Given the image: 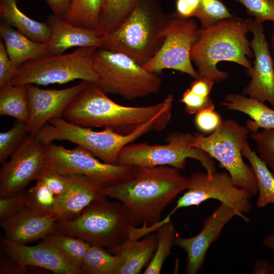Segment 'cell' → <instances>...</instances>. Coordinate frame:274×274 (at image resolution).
<instances>
[{"label":"cell","mask_w":274,"mask_h":274,"mask_svg":"<svg viewBox=\"0 0 274 274\" xmlns=\"http://www.w3.org/2000/svg\"><path fill=\"white\" fill-rule=\"evenodd\" d=\"M131 226L125 207L119 201H109L104 197L92 201L74 218L58 220L55 232L109 249L128 240Z\"/></svg>","instance_id":"cell-5"},{"label":"cell","mask_w":274,"mask_h":274,"mask_svg":"<svg viewBox=\"0 0 274 274\" xmlns=\"http://www.w3.org/2000/svg\"><path fill=\"white\" fill-rule=\"evenodd\" d=\"M145 133L142 127L128 134L109 129L94 131L90 127L79 126L62 117H56L44 125L36 136L44 145L55 140L71 142L89 151L105 163L118 164V156L121 150Z\"/></svg>","instance_id":"cell-10"},{"label":"cell","mask_w":274,"mask_h":274,"mask_svg":"<svg viewBox=\"0 0 274 274\" xmlns=\"http://www.w3.org/2000/svg\"><path fill=\"white\" fill-rule=\"evenodd\" d=\"M97 48L80 47L69 53L48 55L26 62L17 68L10 84H62L79 79L97 85L93 56Z\"/></svg>","instance_id":"cell-8"},{"label":"cell","mask_w":274,"mask_h":274,"mask_svg":"<svg viewBox=\"0 0 274 274\" xmlns=\"http://www.w3.org/2000/svg\"><path fill=\"white\" fill-rule=\"evenodd\" d=\"M105 0H71L61 16L71 24L97 31L100 14Z\"/></svg>","instance_id":"cell-27"},{"label":"cell","mask_w":274,"mask_h":274,"mask_svg":"<svg viewBox=\"0 0 274 274\" xmlns=\"http://www.w3.org/2000/svg\"><path fill=\"white\" fill-rule=\"evenodd\" d=\"M157 234L150 233L141 239H128L121 245L109 248L108 251L122 256L118 274H138L149 264L155 251Z\"/></svg>","instance_id":"cell-22"},{"label":"cell","mask_w":274,"mask_h":274,"mask_svg":"<svg viewBox=\"0 0 274 274\" xmlns=\"http://www.w3.org/2000/svg\"><path fill=\"white\" fill-rule=\"evenodd\" d=\"M249 137L256 144L259 158L274 173V128L251 133Z\"/></svg>","instance_id":"cell-36"},{"label":"cell","mask_w":274,"mask_h":274,"mask_svg":"<svg viewBox=\"0 0 274 274\" xmlns=\"http://www.w3.org/2000/svg\"><path fill=\"white\" fill-rule=\"evenodd\" d=\"M262 244L267 248L274 251V231L263 239Z\"/></svg>","instance_id":"cell-48"},{"label":"cell","mask_w":274,"mask_h":274,"mask_svg":"<svg viewBox=\"0 0 274 274\" xmlns=\"http://www.w3.org/2000/svg\"><path fill=\"white\" fill-rule=\"evenodd\" d=\"M0 115L27 123L29 109L26 85H7L0 89Z\"/></svg>","instance_id":"cell-29"},{"label":"cell","mask_w":274,"mask_h":274,"mask_svg":"<svg viewBox=\"0 0 274 274\" xmlns=\"http://www.w3.org/2000/svg\"><path fill=\"white\" fill-rule=\"evenodd\" d=\"M0 17L36 42L46 43L48 40L50 29L48 23L28 17L19 9L16 0H0Z\"/></svg>","instance_id":"cell-25"},{"label":"cell","mask_w":274,"mask_h":274,"mask_svg":"<svg viewBox=\"0 0 274 274\" xmlns=\"http://www.w3.org/2000/svg\"><path fill=\"white\" fill-rule=\"evenodd\" d=\"M0 170V197L12 196L36 181L46 169L45 146L28 134Z\"/></svg>","instance_id":"cell-14"},{"label":"cell","mask_w":274,"mask_h":274,"mask_svg":"<svg viewBox=\"0 0 274 274\" xmlns=\"http://www.w3.org/2000/svg\"><path fill=\"white\" fill-rule=\"evenodd\" d=\"M273 30H274V22H273Z\"/></svg>","instance_id":"cell-50"},{"label":"cell","mask_w":274,"mask_h":274,"mask_svg":"<svg viewBox=\"0 0 274 274\" xmlns=\"http://www.w3.org/2000/svg\"><path fill=\"white\" fill-rule=\"evenodd\" d=\"M220 105L227 110L248 115L251 119L246 121L245 126L251 133L257 132L259 129L274 128V109L256 99L243 94L229 93Z\"/></svg>","instance_id":"cell-24"},{"label":"cell","mask_w":274,"mask_h":274,"mask_svg":"<svg viewBox=\"0 0 274 274\" xmlns=\"http://www.w3.org/2000/svg\"><path fill=\"white\" fill-rule=\"evenodd\" d=\"M242 154L248 160L255 174L258 193L257 207L263 208L274 204V176L270 169L251 149L247 141L243 147Z\"/></svg>","instance_id":"cell-26"},{"label":"cell","mask_w":274,"mask_h":274,"mask_svg":"<svg viewBox=\"0 0 274 274\" xmlns=\"http://www.w3.org/2000/svg\"><path fill=\"white\" fill-rule=\"evenodd\" d=\"M180 101L184 104L185 112L190 115L196 114L204 109L215 108L210 96H204L197 94L189 88L184 91Z\"/></svg>","instance_id":"cell-38"},{"label":"cell","mask_w":274,"mask_h":274,"mask_svg":"<svg viewBox=\"0 0 274 274\" xmlns=\"http://www.w3.org/2000/svg\"><path fill=\"white\" fill-rule=\"evenodd\" d=\"M57 220L53 214L38 215L25 208L11 217L1 220V225L5 238L27 245L55 232Z\"/></svg>","instance_id":"cell-20"},{"label":"cell","mask_w":274,"mask_h":274,"mask_svg":"<svg viewBox=\"0 0 274 274\" xmlns=\"http://www.w3.org/2000/svg\"><path fill=\"white\" fill-rule=\"evenodd\" d=\"M122 262L121 254H112L103 247L91 244L80 268L86 274H118Z\"/></svg>","instance_id":"cell-28"},{"label":"cell","mask_w":274,"mask_h":274,"mask_svg":"<svg viewBox=\"0 0 274 274\" xmlns=\"http://www.w3.org/2000/svg\"><path fill=\"white\" fill-rule=\"evenodd\" d=\"M249 32L253 37L250 42L254 60L247 68L250 77L249 83L244 88L242 94L262 102H269L274 109V62L266 41L262 23L249 19Z\"/></svg>","instance_id":"cell-15"},{"label":"cell","mask_w":274,"mask_h":274,"mask_svg":"<svg viewBox=\"0 0 274 274\" xmlns=\"http://www.w3.org/2000/svg\"><path fill=\"white\" fill-rule=\"evenodd\" d=\"M241 215L228 205L220 202L218 206L202 223V228L196 235L190 237L177 236L174 245L187 254L185 273L196 274L202 267L207 252L220 236L222 229L234 217Z\"/></svg>","instance_id":"cell-16"},{"label":"cell","mask_w":274,"mask_h":274,"mask_svg":"<svg viewBox=\"0 0 274 274\" xmlns=\"http://www.w3.org/2000/svg\"><path fill=\"white\" fill-rule=\"evenodd\" d=\"M234 16L220 0H200V8L196 17L200 22V28L206 29Z\"/></svg>","instance_id":"cell-34"},{"label":"cell","mask_w":274,"mask_h":274,"mask_svg":"<svg viewBox=\"0 0 274 274\" xmlns=\"http://www.w3.org/2000/svg\"><path fill=\"white\" fill-rule=\"evenodd\" d=\"M200 8V0H176L175 13L179 17L191 19L196 17Z\"/></svg>","instance_id":"cell-43"},{"label":"cell","mask_w":274,"mask_h":274,"mask_svg":"<svg viewBox=\"0 0 274 274\" xmlns=\"http://www.w3.org/2000/svg\"><path fill=\"white\" fill-rule=\"evenodd\" d=\"M212 81L198 78L192 82L189 88L193 92L204 96H210L214 84Z\"/></svg>","instance_id":"cell-44"},{"label":"cell","mask_w":274,"mask_h":274,"mask_svg":"<svg viewBox=\"0 0 274 274\" xmlns=\"http://www.w3.org/2000/svg\"><path fill=\"white\" fill-rule=\"evenodd\" d=\"M26 191V207L29 211L38 215L52 214L56 203L54 193L40 180Z\"/></svg>","instance_id":"cell-33"},{"label":"cell","mask_w":274,"mask_h":274,"mask_svg":"<svg viewBox=\"0 0 274 274\" xmlns=\"http://www.w3.org/2000/svg\"><path fill=\"white\" fill-rule=\"evenodd\" d=\"M1 241L8 255L25 267H40L57 274L83 273L80 268L65 260L44 240L31 246L13 242L5 237Z\"/></svg>","instance_id":"cell-18"},{"label":"cell","mask_w":274,"mask_h":274,"mask_svg":"<svg viewBox=\"0 0 274 274\" xmlns=\"http://www.w3.org/2000/svg\"><path fill=\"white\" fill-rule=\"evenodd\" d=\"M219 114L215 108L207 109L196 114L195 123L197 128L202 132H213L222 122Z\"/></svg>","instance_id":"cell-40"},{"label":"cell","mask_w":274,"mask_h":274,"mask_svg":"<svg viewBox=\"0 0 274 274\" xmlns=\"http://www.w3.org/2000/svg\"><path fill=\"white\" fill-rule=\"evenodd\" d=\"M0 36L10 58L17 68L26 62L49 55L46 43L28 38L3 21L0 25Z\"/></svg>","instance_id":"cell-23"},{"label":"cell","mask_w":274,"mask_h":274,"mask_svg":"<svg viewBox=\"0 0 274 274\" xmlns=\"http://www.w3.org/2000/svg\"><path fill=\"white\" fill-rule=\"evenodd\" d=\"M46 22L50 29L46 43L49 55L62 54L74 47L102 46V36L95 30L73 25L54 14L47 17Z\"/></svg>","instance_id":"cell-21"},{"label":"cell","mask_w":274,"mask_h":274,"mask_svg":"<svg viewBox=\"0 0 274 274\" xmlns=\"http://www.w3.org/2000/svg\"><path fill=\"white\" fill-rule=\"evenodd\" d=\"M67 177V187L63 194L56 197L52 211L58 220L74 218L92 201L106 197L104 188L89 178L81 175Z\"/></svg>","instance_id":"cell-19"},{"label":"cell","mask_w":274,"mask_h":274,"mask_svg":"<svg viewBox=\"0 0 274 274\" xmlns=\"http://www.w3.org/2000/svg\"><path fill=\"white\" fill-rule=\"evenodd\" d=\"M53 14L62 16L67 10L71 0H44Z\"/></svg>","instance_id":"cell-46"},{"label":"cell","mask_w":274,"mask_h":274,"mask_svg":"<svg viewBox=\"0 0 274 274\" xmlns=\"http://www.w3.org/2000/svg\"><path fill=\"white\" fill-rule=\"evenodd\" d=\"M193 138L190 132H174L167 136L165 144H129L120 152L117 164L138 167L168 165L182 170L187 159L192 158L198 161L211 176L216 171V163L207 153L190 146Z\"/></svg>","instance_id":"cell-9"},{"label":"cell","mask_w":274,"mask_h":274,"mask_svg":"<svg viewBox=\"0 0 274 274\" xmlns=\"http://www.w3.org/2000/svg\"><path fill=\"white\" fill-rule=\"evenodd\" d=\"M186 191L177 201L174 209L166 217L171 216L178 210L191 206H198L209 199H216L236 210L246 222L250 220L245 214L252 208V195L237 187L227 172L215 171L211 176L206 172H195L188 177Z\"/></svg>","instance_id":"cell-12"},{"label":"cell","mask_w":274,"mask_h":274,"mask_svg":"<svg viewBox=\"0 0 274 274\" xmlns=\"http://www.w3.org/2000/svg\"><path fill=\"white\" fill-rule=\"evenodd\" d=\"M253 274H274V265L265 259L256 260L254 265Z\"/></svg>","instance_id":"cell-47"},{"label":"cell","mask_w":274,"mask_h":274,"mask_svg":"<svg viewBox=\"0 0 274 274\" xmlns=\"http://www.w3.org/2000/svg\"><path fill=\"white\" fill-rule=\"evenodd\" d=\"M17 68L15 66L7 52L3 40H0V89L10 84Z\"/></svg>","instance_id":"cell-42"},{"label":"cell","mask_w":274,"mask_h":274,"mask_svg":"<svg viewBox=\"0 0 274 274\" xmlns=\"http://www.w3.org/2000/svg\"><path fill=\"white\" fill-rule=\"evenodd\" d=\"M37 180L42 182L54 193L56 197L61 196L68 185L67 176L45 169Z\"/></svg>","instance_id":"cell-41"},{"label":"cell","mask_w":274,"mask_h":274,"mask_svg":"<svg viewBox=\"0 0 274 274\" xmlns=\"http://www.w3.org/2000/svg\"><path fill=\"white\" fill-rule=\"evenodd\" d=\"M88 82H81L62 89H44L33 84H27L29 117L26 127L29 134L36 135L51 119L62 117L66 108L85 87Z\"/></svg>","instance_id":"cell-17"},{"label":"cell","mask_w":274,"mask_h":274,"mask_svg":"<svg viewBox=\"0 0 274 274\" xmlns=\"http://www.w3.org/2000/svg\"><path fill=\"white\" fill-rule=\"evenodd\" d=\"M28 134L26 123L17 120L9 130L0 133L1 163L12 155Z\"/></svg>","instance_id":"cell-35"},{"label":"cell","mask_w":274,"mask_h":274,"mask_svg":"<svg viewBox=\"0 0 274 274\" xmlns=\"http://www.w3.org/2000/svg\"><path fill=\"white\" fill-rule=\"evenodd\" d=\"M241 3L254 20L262 23L266 21L274 22V0H232Z\"/></svg>","instance_id":"cell-37"},{"label":"cell","mask_w":274,"mask_h":274,"mask_svg":"<svg viewBox=\"0 0 274 274\" xmlns=\"http://www.w3.org/2000/svg\"><path fill=\"white\" fill-rule=\"evenodd\" d=\"M200 27L192 19L169 14L163 31V43L154 55L142 65L147 71L157 73L170 69L187 74L195 79L199 78L193 67L190 53L197 40Z\"/></svg>","instance_id":"cell-13"},{"label":"cell","mask_w":274,"mask_h":274,"mask_svg":"<svg viewBox=\"0 0 274 274\" xmlns=\"http://www.w3.org/2000/svg\"><path fill=\"white\" fill-rule=\"evenodd\" d=\"M8 259H3L1 262V273H23L26 267L21 265L16 260L9 256Z\"/></svg>","instance_id":"cell-45"},{"label":"cell","mask_w":274,"mask_h":274,"mask_svg":"<svg viewBox=\"0 0 274 274\" xmlns=\"http://www.w3.org/2000/svg\"><path fill=\"white\" fill-rule=\"evenodd\" d=\"M43 239L51 245L65 260L79 268L91 245L80 238L57 232L52 233Z\"/></svg>","instance_id":"cell-31"},{"label":"cell","mask_w":274,"mask_h":274,"mask_svg":"<svg viewBox=\"0 0 274 274\" xmlns=\"http://www.w3.org/2000/svg\"><path fill=\"white\" fill-rule=\"evenodd\" d=\"M188 184V177L174 167L136 166L131 178L105 187L103 192L125 207L133 226H148L160 220L163 210Z\"/></svg>","instance_id":"cell-1"},{"label":"cell","mask_w":274,"mask_h":274,"mask_svg":"<svg viewBox=\"0 0 274 274\" xmlns=\"http://www.w3.org/2000/svg\"><path fill=\"white\" fill-rule=\"evenodd\" d=\"M169 16L159 0H147L114 30L102 36L101 48L126 54L143 65L161 46Z\"/></svg>","instance_id":"cell-4"},{"label":"cell","mask_w":274,"mask_h":274,"mask_svg":"<svg viewBox=\"0 0 274 274\" xmlns=\"http://www.w3.org/2000/svg\"><path fill=\"white\" fill-rule=\"evenodd\" d=\"M146 1L105 0L97 32L102 36L113 31L135 8Z\"/></svg>","instance_id":"cell-30"},{"label":"cell","mask_w":274,"mask_h":274,"mask_svg":"<svg viewBox=\"0 0 274 274\" xmlns=\"http://www.w3.org/2000/svg\"><path fill=\"white\" fill-rule=\"evenodd\" d=\"M174 95L168 94L155 105L129 107L116 103L96 85L88 82L66 108L65 120L86 127H102L122 134L134 131L144 124L172 112Z\"/></svg>","instance_id":"cell-2"},{"label":"cell","mask_w":274,"mask_h":274,"mask_svg":"<svg viewBox=\"0 0 274 274\" xmlns=\"http://www.w3.org/2000/svg\"><path fill=\"white\" fill-rule=\"evenodd\" d=\"M157 243L153 257L147 265L144 274L160 273L162 266L172 252L177 236L172 221L161 225L157 230Z\"/></svg>","instance_id":"cell-32"},{"label":"cell","mask_w":274,"mask_h":274,"mask_svg":"<svg viewBox=\"0 0 274 274\" xmlns=\"http://www.w3.org/2000/svg\"><path fill=\"white\" fill-rule=\"evenodd\" d=\"M249 133L245 125L226 119L209 135L195 133L190 146L204 151L217 160L237 187L254 196L258 193L255 174L251 165L245 162L242 154Z\"/></svg>","instance_id":"cell-7"},{"label":"cell","mask_w":274,"mask_h":274,"mask_svg":"<svg viewBox=\"0 0 274 274\" xmlns=\"http://www.w3.org/2000/svg\"><path fill=\"white\" fill-rule=\"evenodd\" d=\"M26 207V191L23 190L7 197L0 198L1 220L11 217Z\"/></svg>","instance_id":"cell-39"},{"label":"cell","mask_w":274,"mask_h":274,"mask_svg":"<svg viewBox=\"0 0 274 274\" xmlns=\"http://www.w3.org/2000/svg\"><path fill=\"white\" fill-rule=\"evenodd\" d=\"M248 21L234 16L207 28H200L190 53L199 78L215 83L223 81L228 75L217 67L222 61L233 62L246 68L252 66L250 59L254 53L246 37L249 32Z\"/></svg>","instance_id":"cell-3"},{"label":"cell","mask_w":274,"mask_h":274,"mask_svg":"<svg viewBox=\"0 0 274 274\" xmlns=\"http://www.w3.org/2000/svg\"><path fill=\"white\" fill-rule=\"evenodd\" d=\"M97 86L105 93L117 94L128 100L159 92L162 81L157 73L146 70L132 57L101 48L93 56Z\"/></svg>","instance_id":"cell-6"},{"label":"cell","mask_w":274,"mask_h":274,"mask_svg":"<svg viewBox=\"0 0 274 274\" xmlns=\"http://www.w3.org/2000/svg\"><path fill=\"white\" fill-rule=\"evenodd\" d=\"M44 146L46 169L63 176L83 175L105 188L125 182L135 174L136 166L100 161L79 146L72 149L53 142Z\"/></svg>","instance_id":"cell-11"},{"label":"cell","mask_w":274,"mask_h":274,"mask_svg":"<svg viewBox=\"0 0 274 274\" xmlns=\"http://www.w3.org/2000/svg\"><path fill=\"white\" fill-rule=\"evenodd\" d=\"M271 44H272V48L273 54V62H274V32H273V33L272 35V38H271Z\"/></svg>","instance_id":"cell-49"}]
</instances>
